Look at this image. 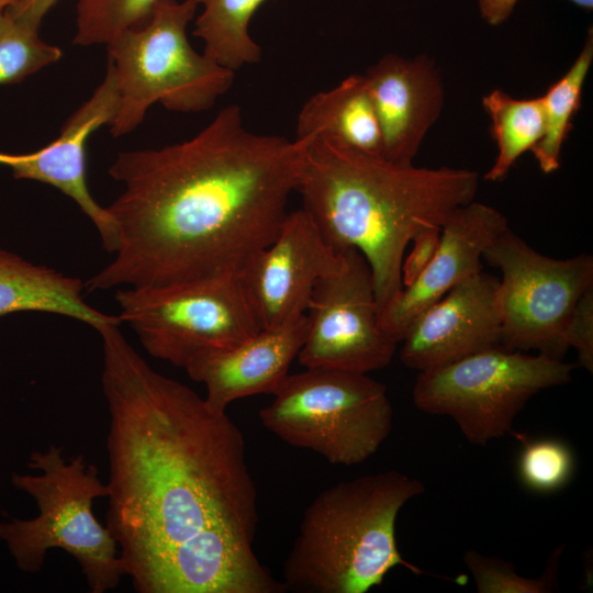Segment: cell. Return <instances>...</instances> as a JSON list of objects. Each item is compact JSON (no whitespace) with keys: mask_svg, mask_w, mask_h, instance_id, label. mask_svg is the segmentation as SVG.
Instances as JSON below:
<instances>
[{"mask_svg":"<svg viewBox=\"0 0 593 593\" xmlns=\"http://www.w3.org/2000/svg\"><path fill=\"white\" fill-rule=\"evenodd\" d=\"M573 368L545 354L495 346L421 371L412 399L425 413L451 417L469 443L483 446L511 432L532 396L570 382Z\"/></svg>","mask_w":593,"mask_h":593,"instance_id":"8","label":"cell"},{"mask_svg":"<svg viewBox=\"0 0 593 593\" xmlns=\"http://www.w3.org/2000/svg\"><path fill=\"white\" fill-rule=\"evenodd\" d=\"M495 208L471 201L456 209L440 230L424 270L380 312L381 328L400 343L412 323L450 289L482 270L484 250L507 228Z\"/></svg>","mask_w":593,"mask_h":593,"instance_id":"15","label":"cell"},{"mask_svg":"<svg viewBox=\"0 0 593 593\" xmlns=\"http://www.w3.org/2000/svg\"><path fill=\"white\" fill-rule=\"evenodd\" d=\"M313 137L254 133L230 104L188 141L119 153L116 249L86 290L240 273L281 228Z\"/></svg>","mask_w":593,"mask_h":593,"instance_id":"2","label":"cell"},{"mask_svg":"<svg viewBox=\"0 0 593 593\" xmlns=\"http://www.w3.org/2000/svg\"><path fill=\"white\" fill-rule=\"evenodd\" d=\"M563 340L569 349L574 348L578 363L593 370V288L588 290L575 304L563 332Z\"/></svg>","mask_w":593,"mask_h":593,"instance_id":"27","label":"cell"},{"mask_svg":"<svg viewBox=\"0 0 593 593\" xmlns=\"http://www.w3.org/2000/svg\"><path fill=\"white\" fill-rule=\"evenodd\" d=\"M569 1L585 10L591 11L593 8V0H569Z\"/></svg>","mask_w":593,"mask_h":593,"instance_id":"31","label":"cell"},{"mask_svg":"<svg viewBox=\"0 0 593 593\" xmlns=\"http://www.w3.org/2000/svg\"><path fill=\"white\" fill-rule=\"evenodd\" d=\"M58 0H14L4 11L14 20L40 31L44 16Z\"/></svg>","mask_w":593,"mask_h":593,"instance_id":"29","label":"cell"},{"mask_svg":"<svg viewBox=\"0 0 593 593\" xmlns=\"http://www.w3.org/2000/svg\"><path fill=\"white\" fill-rule=\"evenodd\" d=\"M102 338L109 412L105 526L138 593H282L254 550L257 490L226 412Z\"/></svg>","mask_w":593,"mask_h":593,"instance_id":"1","label":"cell"},{"mask_svg":"<svg viewBox=\"0 0 593 593\" xmlns=\"http://www.w3.org/2000/svg\"><path fill=\"white\" fill-rule=\"evenodd\" d=\"M424 483L396 470L365 474L323 490L304 510L283 563L286 591L366 593L406 561L395 537L401 508L423 494Z\"/></svg>","mask_w":593,"mask_h":593,"instance_id":"4","label":"cell"},{"mask_svg":"<svg viewBox=\"0 0 593 593\" xmlns=\"http://www.w3.org/2000/svg\"><path fill=\"white\" fill-rule=\"evenodd\" d=\"M203 7L193 35L204 43L203 53L233 71L257 64L261 47L249 34V22L266 0H192Z\"/></svg>","mask_w":593,"mask_h":593,"instance_id":"20","label":"cell"},{"mask_svg":"<svg viewBox=\"0 0 593 593\" xmlns=\"http://www.w3.org/2000/svg\"><path fill=\"white\" fill-rule=\"evenodd\" d=\"M518 0H478L481 16L490 25L503 23L512 14Z\"/></svg>","mask_w":593,"mask_h":593,"instance_id":"30","label":"cell"},{"mask_svg":"<svg viewBox=\"0 0 593 593\" xmlns=\"http://www.w3.org/2000/svg\"><path fill=\"white\" fill-rule=\"evenodd\" d=\"M85 290L78 278L0 248V316L16 312L52 313L80 321L96 331L122 323L118 315L105 314L87 303Z\"/></svg>","mask_w":593,"mask_h":593,"instance_id":"18","label":"cell"},{"mask_svg":"<svg viewBox=\"0 0 593 593\" xmlns=\"http://www.w3.org/2000/svg\"><path fill=\"white\" fill-rule=\"evenodd\" d=\"M482 258L500 269L501 345L562 359L563 332L580 298L593 288V258L556 259L533 249L507 227Z\"/></svg>","mask_w":593,"mask_h":593,"instance_id":"10","label":"cell"},{"mask_svg":"<svg viewBox=\"0 0 593 593\" xmlns=\"http://www.w3.org/2000/svg\"><path fill=\"white\" fill-rule=\"evenodd\" d=\"M592 61L593 32L590 29L574 63L541 96L545 132L530 152L544 174L555 172L560 166L561 149L572 128V120L581 107L582 91Z\"/></svg>","mask_w":593,"mask_h":593,"instance_id":"22","label":"cell"},{"mask_svg":"<svg viewBox=\"0 0 593 593\" xmlns=\"http://www.w3.org/2000/svg\"><path fill=\"white\" fill-rule=\"evenodd\" d=\"M345 253L326 244L302 209L289 212L273 240L240 272L262 327L303 317L315 286L342 268Z\"/></svg>","mask_w":593,"mask_h":593,"instance_id":"12","label":"cell"},{"mask_svg":"<svg viewBox=\"0 0 593 593\" xmlns=\"http://www.w3.org/2000/svg\"><path fill=\"white\" fill-rule=\"evenodd\" d=\"M29 467L38 473H14L12 483L35 500L38 515L0 523L19 568L41 571L47 551L58 548L79 564L90 592L115 589L125 573L115 539L93 513L94 501L108 495L97 467L81 455L66 460L55 445L32 452Z\"/></svg>","mask_w":593,"mask_h":593,"instance_id":"5","label":"cell"},{"mask_svg":"<svg viewBox=\"0 0 593 593\" xmlns=\"http://www.w3.org/2000/svg\"><path fill=\"white\" fill-rule=\"evenodd\" d=\"M478 187L470 169L400 165L313 137L296 192L327 245L366 259L380 314L402 289L413 238L441 230L456 209L474 200Z\"/></svg>","mask_w":593,"mask_h":593,"instance_id":"3","label":"cell"},{"mask_svg":"<svg viewBox=\"0 0 593 593\" xmlns=\"http://www.w3.org/2000/svg\"><path fill=\"white\" fill-rule=\"evenodd\" d=\"M382 136V157L411 165L438 120L444 88L439 70L425 55L381 57L363 75Z\"/></svg>","mask_w":593,"mask_h":593,"instance_id":"16","label":"cell"},{"mask_svg":"<svg viewBox=\"0 0 593 593\" xmlns=\"http://www.w3.org/2000/svg\"><path fill=\"white\" fill-rule=\"evenodd\" d=\"M258 415L284 443L315 451L332 465L370 458L388 438L393 409L387 387L368 373L305 368L287 374Z\"/></svg>","mask_w":593,"mask_h":593,"instance_id":"7","label":"cell"},{"mask_svg":"<svg viewBox=\"0 0 593 593\" xmlns=\"http://www.w3.org/2000/svg\"><path fill=\"white\" fill-rule=\"evenodd\" d=\"M517 469L519 480L527 489L550 493L562 489L571 480L574 456L560 439L525 440Z\"/></svg>","mask_w":593,"mask_h":593,"instance_id":"26","label":"cell"},{"mask_svg":"<svg viewBox=\"0 0 593 593\" xmlns=\"http://www.w3.org/2000/svg\"><path fill=\"white\" fill-rule=\"evenodd\" d=\"M119 109V91L108 63L102 82L64 123L60 134L45 147L29 154L0 153V165L15 179L51 184L74 200L94 224L104 249H116V230L107 208L92 197L87 184L86 146L89 136L102 125H111Z\"/></svg>","mask_w":593,"mask_h":593,"instance_id":"14","label":"cell"},{"mask_svg":"<svg viewBox=\"0 0 593 593\" xmlns=\"http://www.w3.org/2000/svg\"><path fill=\"white\" fill-rule=\"evenodd\" d=\"M312 136L382 157L381 130L363 75H350L303 104L296 119L295 138Z\"/></svg>","mask_w":593,"mask_h":593,"instance_id":"19","label":"cell"},{"mask_svg":"<svg viewBox=\"0 0 593 593\" xmlns=\"http://www.w3.org/2000/svg\"><path fill=\"white\" fill-rule=\"evenodd\" d=\"M298 360L304 368L369 373L387 367L396 343L380 326L371 270L356 249L339 270L322 278L307 310Z\"/></svg>","mask_w":593,"mask_h":593,"instance_id":"11","label":"cell"},{"mask_svg":"<svg viewBox=\"0 0 593 593\" xmlns=\"http://www.w3.org/2000/svg\"><path fill=\"white\" fill-rule=\"evenodd\" d=\"M306 333L305 315L224 348L194 357L183 368L205 388L204 400L216 412L243 398L272 394L298 357Z\"/></svg>","mask_w":593,"mask_h":593,"instance_id":"17","label":"cell"},{"mask_svg":"<svg viewBox=\"0 0 593 593\" xmlns=\"http://www.w3.org/2000/svg\"><path fill=\"white\" fill-rule=\"evenodd\" d=\"M439 236L440 230H426L413 238V249L402 262V287L411 283L430 261Z\"/></svg>","mask_w":593,"mask_h":593,"instance_id":"28","label":"cell"},{"mask_svg":"<svg viewBox=\"0 0 593 593\" xmlns=\"http://www.w3.org/2000/svg\"><path fill=\"white\" fill-rule=\"evenodd\" d=\"M197 7L192 0H157L145 21L107 44L119 91L113 137L135 130L155 103L175 112H202L231 89L235 71L189 43L187 26Z\"/></svg>","mask_w":593,"mask_h":593,"instance_id":"6","label":"cell"},{"mask_svg":"<svg viewBox=\"0 0 593 593\" xmlns=\"http://www.w3.org/2000/svg\"><path fill=\"white\" fill-rule=\"evenodd\" d=\"M499 278L483 270L450 289L410 326L400 360L426 371L502 346Z\"/></svg>","mask_w":593,"mask_h":593,"instance_id":"13","label":"cell"},{"mask_svg":"<svg viewBox=\"0 0 593 593\" xmlns=\"http://www.w3.org/2000/svg\"><path fill=\"white\" fill-rule=\"evenodd\" d=\"M157 0H79L76 34L80 46L110 43L120 32L147 19Z\"/></svg>","mask_w":593,"mask_h":593,"instance_id":"25","label":"cell"},{"mask_svg":"<svg viewBox=\"0 0 593 593\" xmlns=\"http://www.w3.org/2000/svg\"><path fill=\"white\" fill-rule=\"evenodd\" d=\"M61 51L32 29L0 11V85H12L58 61Z\"/></svg>","mask_w":593,"mask_h":593,"instance_id":"23","label":"cell"},{"mask_svg":"<svg viewBox=\"0 0 593 593\" xmlns=\"http://www.w3.org/2000/svg\"><path fill=\"white\" fill-rule=\"evenodd\" d=\"M14 0H0V11H4Z\"/></svg>","mask_w":593,"mask_h":593,"instance_id":"32","label":"cell"},{"mask_svg":"<svg viewBox=\"0 0 593 593\" xmlns=\"http://www.w3.org/2000/svg\"><path fill=\"white\" fill-rule=\"evenodd\" d=\"M119 317L154 358L184 368L194 357L262 329L240 273L115 292Z\"/></svg>","mask_w":593,"mask_h":593,"instance_id":"9","label":"cell"},{"mask_svg":"<svg viewBox=\"0 0 593 593\" xmlns=\"http://www.w3.org/2000/svg\"><path fill=\"white\" fill-rule=\"evenodd\" d=\"M564 545L558 546L538 578L518 574L511 561L468 550L463 560L480 593H550L558 588V567Z\"/></svg>","mask_w":593,"mask_h":593,"instance_id":"24","label":"cell"},{"mask_svg":"<svg viewBox=\"0 0 593 593\" xmlns=\"http://www.w3.org/2000/svg\"><path fill=\"white\" fill-rule=\"evenodd\" d=\"M491 121V134L497 155L484 175L488 181H502L516 160L532 150L545 132V113L541 96L516 99L503 90L494 89L482 99Z\"/></svg>","mask_w":593,"mask_h":593,"instance_id":"21","label":"cell"}]
</instances>
